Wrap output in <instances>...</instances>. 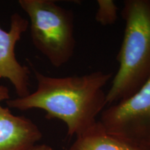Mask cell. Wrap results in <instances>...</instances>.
I'll list each match as a JSON object with an SVG mask.
<instances>
[{"instance_id":"277c9868","label":"cell","mask_w":150,"mask_h":150,"mask_svg":"<svg viewBox=\"0 0 150 150\" xmlns=\"http://www.w3.org/2000/svg\"><path fill=\"white\" fill-rule=\"evenodd\" d=\"M98 121L110 134L150 145V79L129 99L106 106Z\"/></svg>"},{"instance_id":"ba28073f","label":"cell","mask_w":150,"mask_h":150,"mask_svg":"<svg viewBox=\"0 0 150 150\" xmlns=\"http://www.w3.org/2000/svg\"><path fill=\"white\" fill-rule=\"evenodd\" d=\"M95 20L102 26L113 25L117 20L118 8L112 0H97Z\"/></svg>"},{"instance_id":"52a82bcc","label":"cell","mask_w":150,"mask_h":150,"mask_svg":"<svg viewBox=\"0 0 150 150\" xmlns=\"http://www.w3.org/2000/svg\"><path fill=\"white\" fill-rule=\"evenodd\" d=\"M69 150H150V145L110 134L99 121L79 136Z\"/></svg>"},{"instance_id":"9c48e42d","label":"cell","mask_w":150,"mask_h":150,"mask_svg":"<svg viewBox=\"0 0 150 150\" xmlns=\"http://www.w3.org/2000/svg\"><path fill=\"white\" fill-rule=\"evenodd\" d=\"M27 150H53L52 147L45 144H41V145H35L32 147L29 148Z\"/></svg>"},{"instance_id":"8992f818","label":"cell","mask_w":150,"mask_h":150,"mask_svg":"<svg viewBox=\"0 0 150 150\" xmlns=\"http://www.w3.org/2000/svg\"><path fill=\"white\" fill-rule=\"evenodd\" d=\"M8 99V88L0 85V150H27L42 138V132L29 118L2 106L1 102Z\"/></svg>"},{"instance_id":"6da1fadb","label":"cell","mask_w":150,"mask_h":150,"mask_svg":"<svg viewBox=\"0 0 150 150\" xmlns=\"http://www.w3.org/2000/svg\"><path fill=\"white\" fill-rule=\"evenodd\" d=\"M34 74L35 91L7 100L9 108L22 111L44 110L47 119L63 122L70 137L79 136L97 122V117L106 107L104 88L113 77L111 72L98 70L78 76L53 77L34 70Z\"/></svg>"},{"instance_id":"7a4b0ae2","label":"cell","mask_w":150,"mask_h":150,"mask_svg":"<svg viewBox=\"0 0 150 150\" xmlns=\"http://www.w3.org/2000/svg\"><path fill=\"white\" fill-rule=\"evenodd\" d=\"M119 67L106 93V106L129 99L150 79V0H125Z\"/></svg>"},{"instance_id":"3957f363","label":"cell","mask_w":150,"mask_h":150,"mask_svg":"<svg viewBox=\"0 0 150 150\" xmlns=\"http://www.w3.org/2000/svg\"><path fill=\"white\" fill-rule=\"evenodd\" d=\"M29 18L31 38L35 48L55 67L66 64L76 48L72 11L53 0H19Z\"/></svg>"},{"instance_id":"5b68a950","label":"cell","mask_w":150,"mask_h":150,"mask_svg":"<svg viewBox=\"0 0 150 150\" xmlns=\"http://www.w3.org/2000/svg\"><path fill=\"white\" fill-rule=\"evenodd\" d=\"M29 22L20 14L11 17L8 31L0 27V79H6L13 86L18 97H24L30 93V70L17 59L15 48L27 31Z\"/></svg>"}]
</instances>
